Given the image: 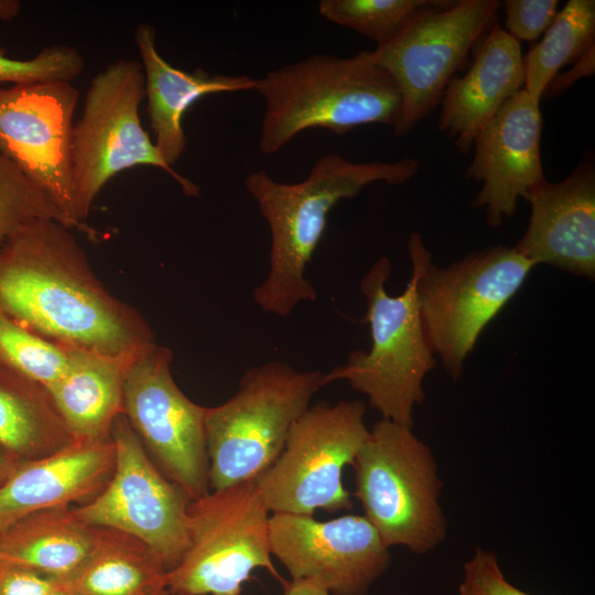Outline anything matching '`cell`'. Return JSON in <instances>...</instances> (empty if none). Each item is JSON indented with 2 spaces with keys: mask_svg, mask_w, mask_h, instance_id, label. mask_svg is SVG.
<instances>
[{
  "mask_svg": "<svg viewBox=\"0 0 595 595\" xmlns=\"http://www.w3.org/2000/svg\"><path fill=\"white\" fill-rule=\"evenodd\" d=\"M440 0H322L318 12L326 20L358 32L381 46L416 14Z\"/></svg>",
  "mask_w": 595,
  "mask_h": 595,
  "instance_id": "26",
  "label": "cell"
},
{
  "mask_svg": "<svg viewBox=\"0 0 595 595\" xmlns=\"http://www.w3.org/2000/svg\"><path fill=\"white\" fill-rule=\"evenodd\" d=\"M85 68L80 52L69 45L44 47L29 60H17L4 55L0 50V87L9 83L12 86L47 82L72 83Z\"/></svg>",
  "mask_w": 595,
  "mask_h": 595,
  "instance_id": "29",
  "label": "cell"
},
{
  "mask_svg": "<svg viewBox=\"0 0 595 595\" xmlns=\"http://www.w3.org/2000/svg\"><path fill=\"white\" fill-rule=\"evenodd\" d=\"M56 582L40 572L0 561V595H53Z\"/></svg>",
  "mask_w": 595,
  "mask_h": 595,
  "instance_id": "32",
  "label": "cell"
},
{
  "mask_svg": "<svg viewBox=\"0 0 595 595\" xmlns=\"http://www.w3.org/2000/svg\"><path fill=\"white\" fill-rule=\"evenodd\" d=\"M264 100L259 149L273 154L300 132L322 128L337 134L359 126H394L401 96L375 51L353 56L315 54L256 79Z\"/></svg>",
  "mask_w": 595,
  "mask_h": 595,
  "instance_id": "3",
  "label": "cell"
},
{
  "mask_svg": "<svg viewBox=\"0 0 595 595\" xmlns=\"http://www.w3.org/2000/svg\"><path fill=\"white\" fill-rule=\"evenodd\" d=\"M408 251L418 268V299L428 343L448 376L458 380L479 335L536 264L512 247L498 245L437 267L419 232L410 235Z\"/></svg>",
  "mask_w": 595,
  "mask_h": 595,
  "instance_id": "4",
  "label": "cell"
},
{
  "mask_svg": "<svg viewBox=\"0 0 595 595\" xmlns=\"http://www.w3.org/2000/svg\"><path fill=\"white\" fill-rule=\"evenodd\" d=\"M136 357L71 349L65 372L46 391L75 440L111 437L113 422L123 413L126 376Z\"/></svg>",
  "mask_w": 595,
  "mask_h": 595,
  "instance_id": "21",
  "label": "cell"
},
{
  "mask_svg": "<svg viewBox=\"0 0 595 595\" xmlns=\"http://www.w3.org/2000/svg\"><path fill=\"white\" fill-rule=\"evenodd\" d=\"M400 295H389L386 283L391 262L380 257L360 281L371 347L350 353L346 364L326 372L327 383L346 380L368 399L382 419L413 428V409L425 397L423 380L436 360L424 334L419 299L418 268Z\"/></svg>",
  "mask_w": 595,
  "mask_h": 595,
  "instance_id": "6",
  "label": "cell"
},
{
  "mask_svg": "<svg viewBox=\"0 0 595 595\" xmlns=\"http://www.w3.org/2000/svg\"><path fill=\"white\" fill-rule=\"evenodd\" d=\"M270 549L291 580L322 584L331 595H367L387 571L391 555L365 516L328 521L278 512L269 519Z\"/></svg>",
  "mask_w": 595,
  "mask_h": 595,
  "instance_id": "15",
  "label": "cell"
},
{
  "mask_svg": "<svg viewBox=\"0 0 595 595\" xmlns=\"http://www.w3.org/2000/svg\"><path fill=\"white\" fill-rule=\"evenodd\" d=\"M98 527L71 507L33 512L0 532V561L32 569L56 582L77 572L90 555Z\"/></svg>",
  "mask_w": 595,
  "mask_h": 595,
  "instance_id": "22",
  "label": "cell"
},
{
  "mask_svg": "<svg viewBox=\"0 0 595 595\" xmlns=\"http://www.w3.org/2000/svg\"><path fill=\"white\" fill-rule=\"evenodd\" d=\"M172 351L154 344L127 371L123 414L162 474L195 500L208 493L207 408L190 400L171 374Z\"/></svg>",
  "mask_w": 595,
  "mask_h": 595,
  "instance_id": "13",
  "label": "cell"
},
{
  "mask_svg": "<svg viewBox=\"0 0 595 595\" xmlns=\"http://www.w3.org/2000/svg\"><path fill=\"white\" fill-rule=\"evenodd\" d=\"M500 8L498 0H440L374 50L401 96L399 119L392 127L397 137L440 105L469 51L498 20Z\"/></svg>",
  "mask_w": 595,
  "mask_h": 595,
  "instance_id": "11",
  "label": "cell"
},
{
  "mask_svg": "<svg viewBox=\"0 0 595 595\" xmlns=\"http://www.w3.org/2000/svg\"><path fill=\"white\" fill-rule=\"evenodd\" d=\"M530 205L528 227L512 247L536 266L556 267L595 278V169L580 163L564 180L547 178L524 198Z\"/></svg>",
  "mask_w": 595,
  "mask_h": 595,
  "instance_id": "17",
  "label": "cell"
},
{
  "mask_svg": "<svg viewBox=\"0 0 595 595\" xmlns=\"http://www.w3.org/2000/svg\"><path fill=\"white\" fill-rule=\"evenodd\" d=\"M71 229L40 219L0 245V311L65 347L132 358L156 344L94 274Z\"/></svg>",
  "mask_w": 595,
  "mask_h": 595,
  "instance_id": "1",
  "label": "cell"
},
{
  "mask_svg": "<svg viewBox=\"0 0 595 595\" xmlns=\"http://www.w3.org/2000/svg\"><path fill=\"white\" fill-rule=\"evenodd\" d=\"M365 412L358 400L320 402L295 421L278 458L255 479L270 512L313 516L317 509L353 508L343 470L368 436Z\"/></svg>",
  "mask_w": 595,
  "mask_h": 595,
  "instance_id": "10",
  "label": "cell"
},
{
  "mask_svg": "<svg viewBox=\"0 0 595 595\" xmlns=\"http://www.w3.org/2000/svg\"><path fill=\"white\" fill-rule=\"evenodd\" d=\"M463 569L457 595H530L507 581L494 552L477 548Z\"/></svg>",
  "mask_w": 595,
  "mask_h": 595,
  "instance_id": "30",
  "label": "cell"
},
{
  "mask_svg": "<svg viewBox=\"0 0 595 595\" xmlns=\"http://www.w3.org/2000/svg\"><path fill=\"white\" fill-rule=\"evenodd\" d=\"M558 0H506V32L516 41L532 42L545 32L558 13Z\"/></svg>",
  "mask_w": 595,
  "mask_h": 595,
  "instance_id": "31",
  "label": "cell"
},
{
  "mask_svg": "<svg viewBox=\"0 0 595 595\" xmlns=\"http://www.w3.org/2000/svg\"><path fill=\"white\" fill-rule=\"evenodd\" d=\"M53 595H73L72 593H69L68 591H66L65 588L61 587L57 583H56V589L54 592Z\"/></svg>",
  "mask_w": 595,
  "mask_h": 595,
  "instance_id": "37",
  "label": "cell"
},
{
  "mask_svg": "<svg viewBox=\"0 0 595 595\" xmlns=\"http://www.w3.org/2000/svg\"><path fill=\"white\" fill-rule=\"evenodd\" d=\"M143 99L144 76L139 62L121 58L93 77L72 140L73 187L79 223L87 218L97 195L113 176L139 165L167 173L190 197L199 195L196 184L164 161L143 128L140 119Z\"/></svg>",
  "mask_w": 595,
  "mask_h": 595,
  "instance_id": "8",
  "label": "cell"
},
{
  "mask_svg": "<svg viewBox=\"0 0 595 595\" xmlns=\"http://www.w3.org/2000/svg\"><path fill=\"white\" fill-rule=\"evenodd\" d=\"M354 496L383 543L424 554L446 538L442 482L431 448L412 428L381 419L353 463Z\"/></svg>",
  "mask_w": 595,
  "mask_h": 595,
  "instance_id": "7",
  "label": "cell"
},
{
  "mask_svg": "<svg viewBox=\"0 0 595 595\" xmlns=\"http://www.w3.org/2000/svg\"><path fill=\"white\" fill-rule=\"evenodd\" d=\"M524 85L520 43L498 20L487 31L463 76H454L441 99L439 129L463 154L479 132Z\"/></svg>",
  "mask_w": 595,
  "mask_h": 595,
  "instance_id": "19",
  "label": "cell"
},
{
  "mask_svg": "<svg viewBox=\"0 0 595 595\" xmlns=\"http://www.w3.org/2000/svg\"><path fill=\"white\" fill-rule=\"evenodd\" d=\"M134 41L144 76L153 141L164 161L173 167L186 147L182 121L190 107L206 95L255 90L256 78L176 68L159 53L156 31L148 23L137 26Z\"/></svg>",
  "mask_w": 595,
  "mask_h": 595,
  "instance_id": "20",
  "label": "cell"
},
{
  "mask_svg": "<svg viewBox=\"0 0 595 595\" xmlns=\"http://www.w3.org/2000/svg\"><path fill=\"white\" fill-rule=\"evenodd\" d=\"M418 170V161L409 158L353 162L329 153L322 155L299 183L278 182L266 170L251 172L245 186L271 232L269 273L253 291L256 303L267 312L288 316L301 302L315 301L316 289L304 272L332 208L371 183H405Z\"/></svg>",
  "mask_w": 595,
  "mask_h": 595,
  "instance_id": "2",
  "label": "cell"
},
{
  "mask_svg": "<svg viewBox=\"0 0 595 595\" xmlns=\"http://www.w3.org/2000/svg\"><path fill=\"white\" fill-rule=\"evenodd\" d=\"M326 385V372L299 371L280 361L250 368L231 398L206 410L208 487L224 489L267 470Z\"/></svg>",
  "mask_w": 595,
  "mask_h": 595,
  "instance_id": "5",
  "label": "cell"
},
{
  "mask_svg": "<svg viewBox=\"0 0 595 595\" xmlns=\"http://www.w3.org/2000/svg\"><path fill=\"white\" fill-rule=\"evenodd\" d=\"M116 459L106 486L74 508L88 524L108 528L147 544L170 572L187 544L191 498L153 463L123 413L111 429Z\"/></svg>",
  "mask_w": 595,
  "mask_h": 595,
  "instance_id": "12",
  "label": "cell"
},
{
  "mask_svg": "<svg viewBox=\"0 0 595 595\" xmlns=\"http://www.w3.org/2000/svg\"><path fill=\"white\" fill-rule=\"evenodd\" d=\"M22 464L12 454L0 447V487Z\"/></svg>",
  "mask_w": 595,
  "mask_h": 595,
  "instance_id": "35",
  "label": "cell"
},
{
  "mask_svg": "<svg viewBox=\"0 0 595 595\" xmlns=\"http://www.w3.org/2000/svg\"><path fill=\"white\" fill-rule=\"evenodd\" d=\"M269 512L255 479L192 500L187 548L167 572L171 595H241L258 567L282 581L270 558Z\"/></svg>",
  "mask_w": 595,
  "mask_h": 595,
  "instance_id": "9",
  "label": "cell"
},
{
  "mask_svg": "<svg viewBox=\"0 0 595 595\" xmlns=\"http://www.w3.org/2000/svg\"><path fill=\"white\" fill-rule=\"evenodd\" d=\"M78 97L69 82L0 87V153L48 197L71 229H84L72 175Z\"/></svg>",
  "mask_w": 595,
  "mask_h": 595,
  "instance_id": "14",
  "label": "cell"
},
{
  "mask_svg": "<svg viewBox=\"0 0 595 595\" xmlns=\"http://www.w3.org/2000/svg\"><path fill=\"white\" fill-rule=\"evenodd\" d=\"M543 34L523 57V90L539 102L560 69L595 44V1H567Z\"/></svg>",
  "mask_w": 595,
  "mask_h": 595,
  "instance_id": "25",
  "label": "cell"
},
{
  "mask_svg": "<svg viewBox=\"0 0 595 595\" xmlns=\"http://www.w3.org/2000/svg\"><path fill=\"white\" fill-rule=\"evenodd\" d=\"M56 583L73 595H171L167 571L147 544L99 527L86 562Z\"/></svg>",
  "mask_w": 595,
  "mask_h": 595,
  "instance_id": "23",
  "label": "cell"
},
{
  "mask_svg": "<svg viewBox=\"0 0 595 595\" xmlns=\"http://www.w3.org/2000/svg\"><path fill=\"white\" fill-rule=\"evenodd\" d=\"M73 440L46 389L0 363V447L24 463Z\"/></svg>",
  "mask_w": 595,
  "mask_h": 595,
  "instance_id": "24",
  "label": "cell"
},
{
  "mask_svg": "<svg viewBox=\"0 0 595 595\" xmlns=\"http://www.w3.org/2000/svg\"><path fill=\"white\" fill-rule=\"evenodd\" d=\"M573 64L572 68L564 74L556 75L550 82L542 97H555L573 86L575 82L593 76L595 73V44L589 46Z\"/></svg>",
  "mask_w": 595,
  "mask_h": 595,
  "instance_id": "33",
  "label": "cell"
},
{
  "mask_svg": "<svg viewBox=\"0 0 595 595\" xmlns=\"http://www.w3.org/2000/svg\"><path fill=\"white\" fill-rule=\"evenodd\" d=\"M284 595H331L318 582L310 580L281 581Z\"/></svg>",
  "mask_w": 595,
  "mask_h": 595,
  "instance_id": "34",
  "label": "cell"
},
{
  "mask_svg": "<svg viewBox=\"0 0 595 595\" xmlns=\"http://www.w3.org/2000/svg\"><path fill=\"white\" fill-rule=\"evenodd\" d=\"M71 349L13 321L0 311V363L43 388L65 372Z\"/></svg>",
  "mask_w": 595,
  "mask_h": 595,
  "instance_id": "27",
  "label": "cell"
},
{
  "mask_svg": "<svg viewBox=\"0 0 595 595\" xmlns=\"http://www.w3.org/2000/svg\"><path fill=\"white\" fill-rule=\"evenodd\" d=\"M21 3L18 0H0V20L11 21L20 12Z\"/></svg>",
  "mask_w": 595,
  "mask_h": 595,
  "instance_id": "36",
  "label": "cell"
},
{
  "mask_svg": "<svg viewBox=\"0 0 595 595\" xmlns=\"http://www.w3.org/2000/svg\"><path fill=\"white\" fill-rule=\"evenodd\" d=\"M540 102L521 89L476 137L465 175L482 184L473 206L497 228L511 218L519 198L543 181Z\"/></svg>",
  "mask_w": 595,
  "mask_h": 595,
  "instance_id": "16",
  "label": "cell"
},
{
  "mask_svg": "<svg viewBox=\"0 0 595 595\" xmlns=\"http://www.w3.org/2000/svg\"><path fill=\"white\" fill-rule=\"evenodd\" d=\"M40 219H54L68 227L48 197L0 153V245Z\"/></svg>",
  "mask_w": 595,
  "mask_h": 595,
  "instance_id": "28",
  "label": "cell"
},
{
  "mask_svg": "<svg viewBox=\"0 0 595 595\" xmlns=\"http://www.w3.org/2000/svg\"><path fill=\"white\" fill-rule=\"evenodd\" d=\"M115 459L111 437L74 439L55 453L22 463L0 487V532L33 512L91 500L110 479Z\"/></svg>",
  "mask_w": 595,
  "mask_h": 595,
  "instance_id": "18",
  "label": "cell"
}]
</instances>
